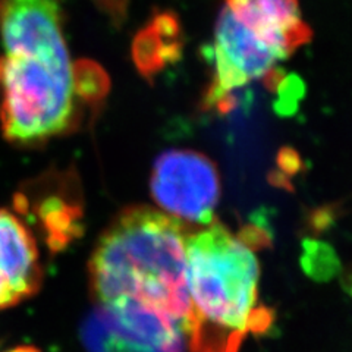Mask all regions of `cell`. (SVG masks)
Listing matches in <instances>:
<instances>
[{
	"mask_svg": "<svg viewBox=\"0 0 352 352\" xmlns=\"http://www.w3.org/2000/svg\"><path fill=\"white\" fill-rule=\"evenodd\" d=\"M182 49L181 27L172 12L156 14L150 24L140 31L132 46V56L140 72L151 80L164 66L179 58Z\"/></svg>",
	"mask_w": 352,
	"mask_h": 352,
	"instance_id": "9c48e42d",
	"label": "cell"
},
{
	"mask_svg": "<svg viewBox=\"0 0 352 352\" xmlns=\"http://www.w3.org/2000/svg\"><path fill=\"white\" fill-rule=\"evenodd\" d=\"M220 176L201 153L173 150L154 162L151 195L163 210L182 222L210 225L220 200Z\"/></svg>",
	"mask_w": 352,
	"mask_h": 352,
	"instance_id": "277c9868",
	"label": "cell"
},
{
	"mask_svg": "<svg viewBox=\"0 0 352 352\" xmlns=\"http://www.w3.org/2000/svg\"><path fill=\"white\" fill-rule=\"evenodd\" d=\"M82 339L88 352H184L186 340L169 318L131 304L98 305Z\"/></svg>",
	"mask_w": 352,
	"mask_h": 352,
	"instance_id": "5b68a950",
	"label": "cell"
},
{
	"mask_svg": "<svg viewBox=\"0 0 352 352\" xmlns=\"http://www.w3.org/2000/svg\"><path fill=\"white\" fill-rule=\"evenodd\" d=\"M184 222L148 206L120 212L98 238L90 285L98 305L131 304L169 318L184 332L191 298Z\"/></svg>",
	"mask_w": 352,
	"mask_h": 352,
	"instance_id": "7a4b0ae2",
	"label": "cell"
},
{
	"mask_svg": "<svg viewBox=\"0 0 352 352\" xmlns=\"http://www.w3.org/2000/svg\"><path fill=\"white\" fill-rule=\"evenodd\" d=\"M41 282L34 236L15 214L0 208V310L30 298Z\"/></svg>",
	"mask_w": 352,
	"mask_h": 352,
	"instance_id": "52a82bcc",
	"label": "cell"
},
{
	"mask_svg": "<svg viewBox=\"0 0 352 352\" xmlns=\"http://www.w3.org/2000/svg\"><path fill=\"white\" fill-rule=\"evenodd\" d=\"M191 352H238L244 339L263 333L273 316L260 302L254 247L219 222L186 236Z\"/></svg>",
	"mask_w": 352,
	"mask_h": 352,
	"instance_id": "3957f363",
	"label": "cell"
},
{
	"mask_svg": "<svg viewBox=\"0 0 352 352\" xmlns=\"http://www.w3.org/2000/svg\"><path fill=\"white\" fill-rule=\"evenodd\" d=\"M213 58L216 74L207 100L220 110H225L230 90L269 74L274 63L280 60L226 5L220 9L216 21Z\"/></svg>",
	"mask_w": 352,
	"mask_h": 352,
	"instance_id": "8992f818",
	"label": "cell"
},
{
	"mask_svg": "<svg viewBox=\"0 0 352 352\" xmlns=\"http://www.w3.org/2000/svg\"><path fill=\"white\" fill-rule=\"evenodd\" d=\"M0 37L3 135L28 144L68 129L78 84L58 0H0Z\"/></svg>",
	"mask_w": 352,
	"mask_h": 352,
	"instance_id": "6da1fadb",
	"label": "cell"
},
{
	"mask_svg": "<svg viewBox=\"0 0 352 352\" xmlns=\"http://www.w3.org/2000/svg\"><path fill=\"white\" fill-rule=\"evenodd\" d=\"M6 352H41V351H38L34 346H18V348H14V349H9Z\"/></svg>",
	"mask_w": 352,
	"mask_h": 352,
	"instance_id": "30bf717a",
	"label": "cell"
},
{
	"mask_svg": "<svg viewBox=\"0 0 352 352\" xmlns=\"http://www.w3.org/2000/svg\"><path fill=\"white\" fill-rule=\"evenodd\" d=\"M235 18L286 59L311 40L313 32L301 18L298 0H226Z\"/></svg>",
	"mask_w": 352,
	"mask_h": 352,
	"instance_id": "ba28073f",
	"label": "cell"
}]
</instances>
